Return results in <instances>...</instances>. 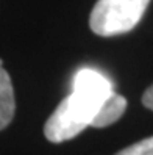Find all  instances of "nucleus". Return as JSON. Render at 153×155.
<instances>
[{
    "mask_svg": "<svg viewBox=\"0 0 153 155\" xmlns=\"http://www.w3.org/2000/svg\"><path fill=\"white\" fill-rule=\"evenodd\" d=\"M125 108H127V99L119 96V94H111L105 102L98 107V110L94 116V119L91 122V127L95 129H103L114 124L117 119H120V116L123 114Z\"/></svg>",
    "mask_w": 153,
    "mask_h": 155,
    "instance_id": "4",
    "label": "nucleus"
},
{
    "mask_svg": "<svg viewBox=\"0 0 153 155\" xmlns=\"http://www.w3.org/2000/svg\"><path fill=\"white\" fill-rule=\"evenodd\" d=\"M148 3L150 0H97L89 27L103 38L127 33L138 25Z\"/></svg>",
    "mask_w": 153,
    "mask_h": 155,
    "instance_id": "1",
    "label": "nucleus"
},
{
    "mask_svg": "<svg viewBox=\"0 0 153 155\" xmlns=\"http://www.w3.org/2000/svg\"><path fill=\"white\" fill-rule=\"evenodd\" d=\"M116 155H153V136L142 140L139 143H134L128 147L122 149Z\"/></svg>",
    "mask_w": 153,
    "mask_h": 155,
    "instance_id": "6",
    "label": "nucleus"
},
{
    "mask_svg": "<svg viewBox=\"0 0 153 155\" xmlns=\"http://www.w3.org/2000/svg\"><path fill=\"white\" fill-rule=\"evenodd\" d=\"M2 64H3V61H2V58H0V68H2Z\"/></svg>",
    "mask_w": 153,
    "mask_h": 155,
    "instance_id": "8",
    "label": "nucleus"
},
{
    "mask_svg": "<svg viewBox=\"0 0 153 155\" xmlns=\"http://www.w3.org/2000/svg\"><path fill=\"white\" fill-rule=\"evenodd\" d=\"M142 104H144V107H147L148 110H151L153 111V85L144 93V96H142Z\"/></svg>",
    "mask_w": 153,
    "mask_h": 155,
    "instance_id": "7",
    "label": "nucleus"
},
{
    "mask_svg": "<svg viewBox=\"0 0 153 155\" xmlns=\"http://www.w3.org/2000/svg\"><path fill=\"white\" fill-rule=\"evenodd\" d=\"M94 116L95 111L91 107L70 93L47 119L44 125V135L52 143L72 140L91 125Z\"/></svg>",
    "mask_w": 153,
    "mask_h": 155,
    "instance_id": "2",
    "label": "nucleus"
},
{
    "mask_svg": "<svg viewBox=\"0 0 153 155\" xmlns=\"http://www.w3.org/2000/svg\"><path fill=\"white\" fill-rule=\"evenodd\" d=\"M72 94L77 96L81 102H84L97 113L98 107L111 94H114V91L113 83L103 74H100L95 69L84 68L75 74L74 85H72Z\"/></svg>",
    "mask_w": 153,
    "mask_h": 155,
    "instance_id": "3",
    "label": "nucleus"
},
{
    "mask_svg": "<svg viewBox=\"0 0 153 155\" xmlns=\"http://www.w3.org/2000/svg\"><path fill=\"white\" fill-rule=\"evenodd\" d=\"M14 110L16 102L11 78L3 68H0V130L8 127V124L13 121Z\"/></svg>",
    "mask_w": 153,
    "mask_h": 155,
    "instance_id": "5",
    "label": "nucleus"
}]
</instances>
